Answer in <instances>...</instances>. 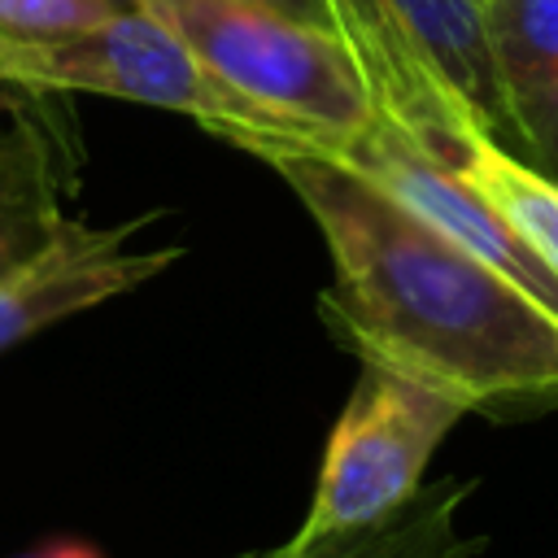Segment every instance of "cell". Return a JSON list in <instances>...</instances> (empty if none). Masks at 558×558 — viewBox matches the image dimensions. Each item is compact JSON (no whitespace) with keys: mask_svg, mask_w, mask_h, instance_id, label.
<instances>
[{"mask_svg":"<svg viewBox=\"0 0 558 558\" xmlns=\"http://www.w3.org/2000/svg\"><path fill=\"white\" fill-rule=\"evenodd\" d=\"M201 65L266 118L310 144L353 148L375 122V100L344 44L305 17L262 0H140Z\"/></svg>","mask_w":558,"mask_h":558,"instance_id":"cell-3","label":"cell"},{"mask_svg":"<svg viewBox=\"0 0 558 558\" xmlns=\"http://www.w3.org/2000/svg\"><path fill=\"white\" fill-rule=\"evenodd\" d=\"M113 4H122V9H135V0H113Z\"/></svg>","mask_w":558,"mask_h":558,"instance_id":"cell-15","label":"cell"},{"mask_svg":"<svg viewBox=\"0 0 558 558\" xmlns=\"http://www.w3.org/2000/svg\"><path fill=\"white\" fill-rule=\"evenodd\" d=\"M13 44L17 35H0V83H13Z\"/></svg>","mask_w":558,"mask_h":558,"instance_id":"cell-14","label":"cell"},{"mask_svg":"<svg viewBox=\"0 0 558 558\" xmlns=\"http://www.w3.org/2000/svg\"><path fill=\"white\" fill-rule=\"evenodd\" d=\"M122 4L113 0H0V35L52 39L113 17Z\"/></svg>","mask_w":558,"mask_h":558,"instance_id":"cell-12","label":"cell"},{"mask_svg":"<svg viewBox=\"0 0 558 558\" xmlns=\"http://www.w3.org/2000/svg\"><path fill=\"white\" fill-rule=\"evenodd\" d=\"M13 83L52 87V92H96L153 109L183 113L214 131L218 140L253 153L262 144H310L292 126L266 118L227 83H218L201 57L153 13L118 9L113 17L52 35L13 44Z\"/></svg>","mask_w":558,"mask_h":558,"instance_id":"cell-4","label":"cell"},{"mask_svg":"<svg viewBox=\"0 0 558 558\" xmlns=\"http://www.w3.org/2000/svg\"><path fill=\"white\" fill-rule=\"evenodd\" d=\"M323 22L362 74L379 122L418 153L449 166L471 135L506 144L480 0H323Z\"/></svg>","mask_w":558,"mask_h":558,"instance_id":"cell-2","label":"cell"},{"mask_svg":"<svg viewBox=\"0 0 558 558\" xmlns=\"http://www.w3.org/2000/svg\"><path fill=\"white\" fill-rule=\"evenodd\" d=\"M475 484L471 480H440L423 484L397 514L353 527V532H331L318 541H279L266 554H244V558H475L484 549L480 536H466L458 527L462 501Z\"/></svg>","mask_w":558,"mask_h":558,"instance_id":"cell-10","label":"cell"},{"mask_svg":"<svg viewBox=\"0 0 558 558\" xmlns=\"http://www.w3.org/2000/svg\"><path fill=\"white\" fill-rule=\"evenodd\" d=\"M506 144L558 183V0H480Z\"/></svg>","mask_w":558,"mask_h":558,"instance_id":"cell-9","label":"cell"},{"mask_svg":"<svg viewBox=\"0 0 558 558\" xmlns=\"http://www.w3.org/2000/svg\"><path fill=\"white\" fill-rule=\"evenodd\" d=\"M336 153L357 161L388 192H397L414 214L436 222L445 235L471 248L484 266H493L506 283L532 296L549 318H558V275L549 270V262L523 240V231L510 218H501L484 196H475L449 166L432 161L384 122H375L353 148H336Z\"/></svg>","mask_w":558,"mask_h":558,"instance_id":"cell-7","label":"cell"},{"mask_svg":"<svg viewBox=\"0 0 558 558\" xmlns=\"http://www.w3.org/2000/svg\"><path fill=\"white\" fill-rule=\"evenodd\" d=\"M301 196L331 253L323 314L357 362L436 384L466 414L558 410V318L375 174L323 144L253 148Z\"/></svg>","mask_w":558,"mask_h":558,"instance_id":"cell-1","label":"cell"},{"mask_svg":"<svg viewBox=\"0 0 558 558\" xmlns=\"http://www.w3.org/2000/svg\"><path fill=\"white\" fill-rule=\"evenodd\" d=\"M462 401L397 366L362 362V375L327 436L310 510L292 541L371 527L418 488L436 445L462 418Z\"/></svg>","mask_w":558,"mask_h":558,"instance_id":"cell-5","label":"cell"},{"mask_svg":"<svg viewBox=\"0 0 558 558\" xmlns=\"http://www.w3.org/2000/svg\"><path fill=\"white\" fill-rule=\"evenodd\" d=\"M140 227L144 218L122 227H92L83 218H70L44 253H35L26 266L4 275L0 279V353L44 331L48 323L83 314L161 275L179 257V248L131 253L126 240Z\"/></svg>","mask_w":558,"mask_h":558,"instance_id":"cell-8","label":"cell"},{"mask_svg":"<svg viewBox=\"0 0 558 558\" xmlns=\"http://www.w3.org/2000/svg\"><path fill=\"white\" fill-rule=\"evenodd\" d=\"M78 170L83 148L65 92L0 83V279L61 235Z\"/></svg>","mask_w":558,"mask_h":558,"instance_id":"cell-6","label":"cell"},{"mask_svg":"<svg viewBox=\"0 0 558 558\" xmlns=\"http://www.w3.org/2000/svg\"><path fill=\"white\" fill-rule=\"evenodd\" d=\"M135 4H140V0H135ZM262 4H275V9H283V13H292V17H305V22L327 26V22H323V0H262Z\"/></svg>","mask_w":558,"mask_h":558,"instance_id":"cell-13","label":"cell"},{"mask_svg":"<svg viewBox=\"0 0 558 558\" xmlns=\"http://www.w3.org/2000/svg\"><path fill=\"white\" fill-rule=\"evenodd\" d=\"M449 170L475 196H484L501 218H510L558 275V183L549 174L527 166L497 135H471L449 161Z\"/></svg>","mask_w":558,"mask_h":558,"instance_id":"cell-11","label":"cell"}]
</instances>
